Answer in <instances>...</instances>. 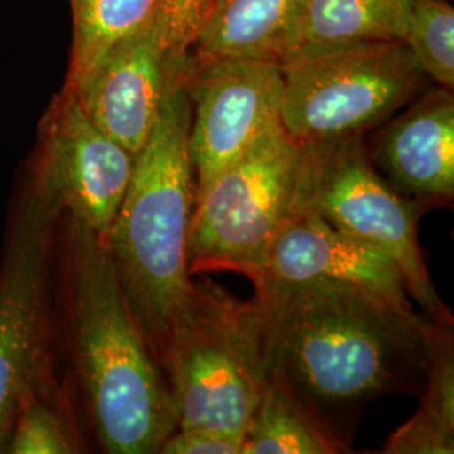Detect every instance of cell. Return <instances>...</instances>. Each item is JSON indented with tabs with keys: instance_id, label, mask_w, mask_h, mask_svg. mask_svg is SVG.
Masks as SVG:
<instances>
[{
	"instance_id": "obj_1",
	"label": "cell",
	"mask_w": 454,
	"mask_h": 454,
	"mask_svg": "<svg viewBox=\"0 0 454 454\" xmlns=\"http://www.w3.org/2000/svg\"><path fill=\"white\" fill-rule=\"evenodd\" d=\"M253 285L266 369L345 453L364 407L426 377L434 324L414 309L325 281Z\"/></svg>"
},
{
	"instance_id": "obj_2",
	"label": "cell",
	"mask_w": 454,
	"mask_h": 454,
	"mask_svg": "<svg viewBox=\"0 0 454 454\" xmlns=\"http://www.w3.org/2000/svg\"><path fill=\"white\" fill-rule=\"evenodd\" d=\"M58 358L103 453L157 454L177 429L162 369L105 239L63 211L54 254Z\"/></svg>"
},
{
	"instance_id": "obj_3",
	"label": "cell",
	"mask_w": 454,
	"mask_h": 454,
	"mask_svg": "<svg viewBox=\"0 0 454 454\" xmlns=\"http://www.w3.org/2000/svg\"><path fill=\"white\" fill-rule=\"evenodd\" d=\"M189 127L191 103L182 76L167 91L145 144L135 153L129 187L105 238L121 290L155 358L192 285L187 243L195 180Z\"/></svg>"
},
{
	"instance_id": "obj_4",
	"label": "cell",
	"mask_w": 454,
	"mask_h": 454,
	"mask_svg": "<svg viewBox=\"0 0 454 454\" xmlns=\"http://www.w3.org/2000/svg\"><path fill=\"white\" fill-rule=\"evenodd\" d=\"M63 211L46 167L29 152L12 185L0 260V454L26 395L61 369L54 254Z\"/></svg>"
},
{
	"instance_id": "obj_5",
	"label": "cell",
	"mask_w": 454,
	"mask_h": 454,
	"mask_svg": "<svg viewBox=\"0 0 454 454\" xmlns=\"http://www.w3.org/2000/svg\"><path fill=\"white\" fill-rule=\"evenodd\" d=\"M157 360L177 427H206L243 439L266 375L256 298L241 301L212 279H192Z\"/></svg>"
},
{
	"instance_id": "obj_6",
	"label": "cell",
	"mask_w": 454,
	"mask_h": 454,
	"mask_svg": "<svg viewBox=\"0 0 454 454\" xmlns=\"http://www.w3.org/2000/svg\"><path fill=\"white\" fill-rule=\"evenodd\" d=\"M303 146L281 121L194 199L187 243L191 275L232 271L251 281L298 211Z\"/></svg>"
},
{
	"instance_id": "obj_7",
	"label": "cell",
	"mask_w": 454,
	"mask_h": 454,
	"mask_svg": "<svg viewBox=\"0 0 454 454\" xmlns=\"http://www.w3.org/2000/svg\"><path fill=\"white\" fill-rule=\"evenodd\" d=\"M281 125L298 145L365 137L429 80L403 41H371L279 66Z\"/></svg>"
},
{
	"instance_id": "obj_8",
	"label": "cell",
	"mask_w": 454,
	"mask_h": 454,
	"mask_svg": "<svg viewBox=\"0 0 454 454\" xmlns=\"http://www.w3.org/2000/svg\"><path fill=\"white\" fill-rule=\"evenodd\" d=\"M303 146L298 211L311 212L343 232L372 244L397 262L407 293L434 325H453L429 278L418 241L422 209L399 194L369 157L365 137Z\"/></svg>"
},
{
	"instance_id": "obj_9",
	"label": "cell",
	"mask_w": 454,
	"mask_h": 454,
	"mask_svg": "<svg viewBox=\"0 0 454 454\" xmlns=\"http://www.w3.org/2000/svg\"><path fill=\"white\" fill-rule=\"evenodd\" d=\"M211 2L159 0L69 88L98 127L131 153L145 144L163 98L182 80Z\"/></svg>"
},
{
	"instance_id": "obj_10",
	"label": "cell",
	"mask_w": 454,
	"mask_h": 454,
	"mask_svg": "<svg viewBox=\"0 0 454 454\" xmlns=\"http://www.w3.org/2000/svg\"><path fill=\"white\" fill-rule=\"evenodd\" d=\"M184 86L191 103L189 153L197 197L281 121L283 73L268 61L192 54Z\"/></svg>"
},
{
	"instance_id": "obj_11",
	"label": "cell",
	"mask_w": 454,
	"mask_h": 454,
	"mask_svg": "<svg viewBox=\"0 0 454 454\" xmlns=\"http://www.w3.org/2000/svg\"><path fill=\"white\" fill-rule=\"evenodd\" d=\"M31 152L46 167L65 212L105 239L129 187L135 153L101 130L66 86L49 99Z\"/></svg>"
},
{
	"instance_id": "obj_12",
	"label": "cell",
	"mask_w": 454,
	"mask_h": 454,
	"mask_svg": "<svg viewBox=\"0 0 454 454\" xmlns=\"http://www.w3.org/2000/svg\"><path fill=\"white\" fill-rule=\"evenodd\" d=\"M379 174L422 212L454 197V95L426 88L384 121L367 145Z\"/></svg>"
},
{
	"instance_id": "obj_13",
	"label": "cell",
	"mask_w": 454,
	"mask_h": 454,
	"mask_svg": "<svg viewBox=\"0 0 454 454\" xmlns=\"http://www.w3.org/2000/svg\"><path fill=\"white\" fill-rule=\"evenodd\" d=\"M261 279L335 283L373 293L401 309H414L395 261L311 212H296L283 227L253 283Z\"/></svg>"
},
{
	"instance_id": "obj_14",
	"label": "cell",
	"mask_w": 454,
	"mask_h": 454,
	"mask_svg": "<svg viewBox=\"0 0 454 454\" xmlns=\"http://www.w3.org/2000/svg\"><path fill=\"white\" fill-rule=\"evenodd\" d=\"M303 2L212 0L192 54L281 66L292 52Z\"/></svg>"
},
{
	"instance_id": "obj_15",
	"label": "cell",
	"mask_w": 454,
	"mask_h": 454,
	"mask_svg": "<svg viewBox=\"0 0 454 454\" xmlns=\"http://www.w3.org/2000/svg\"><path fill=\"white\" fill-rule=\"evenodd\" d=\"M407 7L409 0H305L283 65L360 43L403 41Z\"/></svg>"
},
{
	"instance_id": "obj_16",
	"label": "cell",
	"mask_w": 454,
	"mask_h": 454,
	"mask_svg": "<svg viewBox=\"0 0 454 454\" xmlns=\"http://www.w3.org/2000/svg\"><path fill=\"white\" fill-rule=\"evenodd\" d=\"M382 453H454L453 325H434L418 412L392 433Z\"/></svg>"
},
{
	"instance_id": "obj_17",
	"label": "cell",
	"mask_w": 454,
	"mask_h": 454,
	"mask_svg": "<svg viewBox=\"0 0 454 454\" xmlns=\"http://www.w3.org/2000/svg\"><path fill=\"white\" fill-rule=\"evenodd\" d=\"M82 414L63 369L34 386L19 406L5 454L86 453Z\"/></svg>"
},
{
	"instance_id": "obj_18",
	"label": "cell",
	"mask_w": 454,
	"mask_h": 454,
	"mask_svg": "<svg viewBox=\"0 0 454 454\" xmlns=\"http://www.w3.org/2000/svg\"><path fill=\"white\" fill-rule=\"evenodd\" d=\"M340 444L309 416L288 386L266 369L260 399L247 421L241 454H337Z\"/></svg>"
},
{
	"instance_id": "obj_19",
	"label": "cell",
	"mask_w": 454,
	"mask_h": 454,
	"mask_svg": "<svg viewBox=\"0 0 454 454\" xmlns=\"http://www.w3.org/2000/svg\"><path fill=\"white\" fill-rule=\"evenodd\" d=\"M159 0H69L71 48L63 86L74 88Z\"/></svg>"
},
{
	"instance_id": "obj_20",
	"label": "cell",
	"mask_w": 454,
	"mask_h": 454,
	"mask_svg": "<svg viewBox=\"0 0 454 454\" xmlns=\"http://www.w3.org/2000/svg\"><path fill=\"white\" fill-rule=\"evenodd\" d=\"M403 43L436 86L454 88V7L451 0H409Z\"/></svg>"
},
{
	"instance_id": "obj_21",
	"label": "cell",
	"mask_w": 454,
	"mask_h": 454,
	"mask_svg": "<svg viewBox=\"0 0 454 454\" xmlns=\"http://www.w3.org/2000/svg\"><path fill=\"white\" fill-rule=\"evenodd\" d=\"M160 454H241L243 439L206 427H177L163 441Z\"/></svg>"
}]
</instances>
